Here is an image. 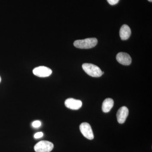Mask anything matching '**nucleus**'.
Returning a JSON list of instances; mask_svg holds the SVG:
<instances>
[{
    "mask_svg": "<svg viewBox=\"0 0 152 152\" xmlns=\"http://www.w3.org/2000/svg\"><path fill=\"white\" fill-rule=\"evenodd\" d=\"M80 129L81 132L85 137L90 140L94 139V133L89 124L86 122L82 123L80 125Z\"/></svg>",
    "mask_w": 152,
    "mask_h": 152,
    "instance_id": "obj_4",
    "label": "nucleus"
},
{
    "mask_svg": "<svg viewBox=\"0 0 152 152\" xmlns=\"http://www.w3.org/2000/svg\"><path fill=\"white\" fill-rule=\"evenodd\" d=\"M129 110L126 107H121L119 109L117 113V118L119 124H124L129 115Z\"/></svg>",
    "mask_w": 152,
    "mask_h": 152,
    "instance_id": "obj_8",
    "label": "nucleus"
},
{
    "mask_svg": "<svg viewBox=\"0 0 152 152\" xmlns=\"http://www.w3.org/2000/svg\"><path fill=\"white\" fill-rule=\"evenodd\" d=\"M97 43L96 38H87L85 39L77 40L74 42V45L78 48L90 49L96 46Z\"/></svg>",
    "mask_w": 152,
    "mask_h": 152,
    "instance_id": "obj_1",
    "label": "nucleus"
},
{
    "mask_svg": "<svg viewBox=\"0 0 152 152\" xmlns=\"http://www.w3.org/2000/svg\"><path fill=\"white\" fill-rule=\"evenodd\" d=\"M82 67L84 71L91 77H99L102 75V72L100 68L93 64L85 63L83 64Z\"/></svg>",
    "mask_w": 152,
    "mask_h": 152,
    "instance_id": "obj_2",
    "label": "nucleus"
},
{
    "mask_svg": "<svg viewBox=\"0 0 152 152\" xmlns=\"http://www.w3.org/2000/svg\"><path fill=\"white\" fill-rule=\"evenodd\" d=\"M33 73L35 75L40 77H46L51 75L52 70L47 67L40 66L34 69Z\"/></svg>",
    "mask_w": 152,
    "mask_h": 152,
    "instance_id": "obj_5",
    "label": "nucleus"
},
{
    "mask_svg": "<svg viewBox=\"0 0 152 152\" xmlns=\"http://www.w3.org/2000/svg\"><path fill=\"white\" fill-rule=\"evenodd\" d=\"M53 148V144L51 142L43 140L36 144L34 149L36 152H50Z\"/></svg>",
    "mask_w": 152,
    "mask_h": 152,
    "instance_id": "obj_3",
    "label": "nucleus"
},
{
    "mask_svg": "<svg viewBox=\"0 0 152 152\" xmlns=\"http://www.w3.org/2000/svg\"><path fill=\"white\" fill-rule=\"evenodd\" d=\"M148 1H150V2H152V0H148Z\"/></svg>",
    "mask_w": 152,
    "mask_h": 152,
    "instance_id": "obj_14",
    "label": "nucleus"
},
{
    "mask_svg": "<svg viewBox=\"0 0 152 152\" xmlns=\"http://www.w3.org/2000/svg\"><path fill=\"white\" fill-rule=\"evenodd\" d=\"M116 60L120 64L124 65H129L132 63V58L127 53L123 52H121L117 54Z\"/></svg>",
    "mask_w": 152,
    "mask_h": 152,
    "instance_id": "obj_7",
    "label": "nucleus"
},
{
    "mask_svg": "<svg viewBox=\"0 0 152 152\" xmlns=\"http://www.w3.org/2000/svg\"><path fill=\"white\" fill-rule=\"evenodd\" d=\"M43 136V133L42 132H39L36 133L34 136V137L35 139H39L42 137Z\"/></svg>",
    "mask_w": 152,
    "mask_h": 152,
    "instance_id": "obj_12",
    "label": "nucleus"
},
{
    "mask_svg": "<svg viewBox=\"0 0 152 152\" xmlns=\"http://www.w3.org/2000/svg\"><path fill=\"white\" fill-rule=\"evenodd\" d=\"M114 106V101L111 98H107L104 100L102 106V111L105 113H108Z\"/></svg>",
    "mask_w": 152,
    "mask_h": 152,
    "instance_id": "obj_10",
    "label": "nucleus"
},
{
    "mask_svg": "<svg viewBox=\"0 0 152 152\" xmlns=\"http://www.w3.org/2000/svg\"><path fill=\"white\" fill-rule=\"evenodd\" d=\"M1 77H0V83L1 82Z\"/></svg>",
    "mask_w": 152,
    "mask_h": 152,
    "instance_id": "obj_15",
    "label": "nucleus"
},
{
    "mask_svg": "<svg viewBox=\"0 0 152 152\" xmlns=\"http://www.w3.org/2000/svg\"><path fill=\"white\" fill-rule=\"evenodd\" d=\"M131 35V30L129 27L127 25L122 26L120 30V36L122 40H126L130 37Z\"/></svg>",
    "mask_w": 152,
    "mask_h": 152,
    "instance_id": "obj_9",
    "label": "nucleus"
},
{
    "mask_svg": "<svg viewBox=\"0 0 152 152\" xmlns=\"http://www.w3.org/2000/svg\"><path fill=\"white\" fill-rule=\"evenodd\" d=\"M109 4L111 5L116 4L120 0H107Z\"/></svg>",
    "mask_w": 152,
    "mask_h": 152,
    "instance_id": "obj_13",
    "label": "nucleus"
},
{
    "mask_svg": "<svg viewBox=\"0 0 152 152\" xmlns=\"http://www.w3.org/2000/svg\"><path fill=\"white\" fill-rule=\"evenodd\" d=\"M65 105L68 108L72 110H78L81 107L83 103L80 100L69 98L65 102Z\"/></svg>",
    "mask_w": 152,
    "mask_h": 152,
    "instance_id": "obj_6",
    "label": "nucleus"
},
{
    "mask_svg": "<svg viewBox=\"0 0 152 152\" xmlns=\"http://www.w3.org/2000/svg\"><path fill=\"white\" fill-rule=\"evenodd\" d=\"M41 122L40 121H36L33 122L32 124V126L33 127L35 128H37L41 126Z\"/></svg>",
    "mask_w": 152,
    "mask_h": 152,
    "instance_id": "obj_11",
    "label": "nucleus"
}]
</instances>
